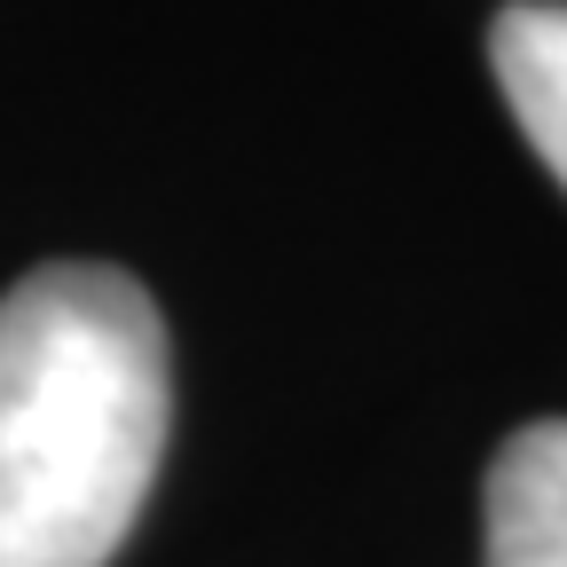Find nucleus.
<instances>
[{
  "label": "nucleus",
  "instance_id": "nucleus-1",
  "mask_svg": "<svg viewBox=\"0 0 567 567\" xmlns=\"http://www.w3.org/2000/svg\"><path fill=\"white\" fill-rule=\"evenodd\" d=\"M174 354L126 268L48 260L0 292V567H111L166 457Z\"/></svg>",
  "mask_w": 567,
  "mask_h": 567
},
{
  "label": "nucleus",
  "instance_id": "nucleus-3",
  "mask_svg": "<svg viewBox=\"0 0 567 567\" xmlns=\"http://www.w3.org/2000/svg\"><path fill=\"white\" fill-rule=\"evenodd\" d=\"M488 63L520 134L567 189V0H513L488 24Z\"/></svg>",
  "mask_w": 567,
  "mask_h": 567
},
{
  "label": "nucleus",
  "instance_id": "nucleus-2",
  "mask_svg": "<svg viewBox=\"0 0 567 567\" xmlns=\"http://www.w3.org/2000/svg\"><path fill=\"white\" fill-rule=\"evenodd\" d=\"M488 567H567V417H528L505 434L481 488Z\"/></svg>",
  "mask_w": 567,
  "mask_h": 567
}]
</instances>
